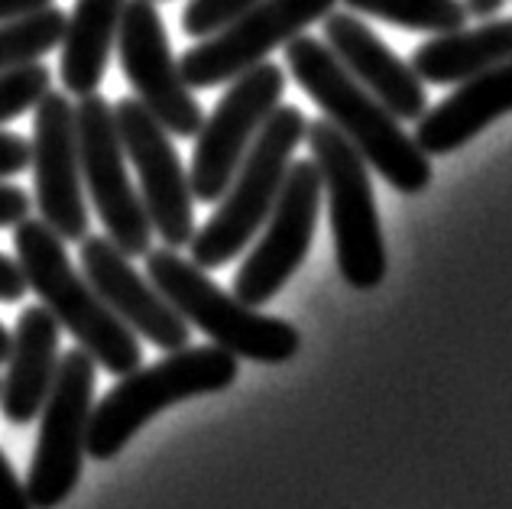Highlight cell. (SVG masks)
<instances>
[{
  "mask_svg": "<svg viewBox=\"0 0 512 509\" xmlns=\"http://www.w3.org/2000/svg\"><path fill=\"white\" fill-rule=\"evenodd\" d=\"M286 65L299 88L325 111L328 124L338 127L363 163L380 172L396 192L419 195L428 189L431 159L325 43L299 33L286 43Z\"/></svg>",
  "mask_w": 512,
  "mask_h": 509,
  "instance_id": "1",
  "label": "cell"
},
{
  "mask_svg": "<svg viewBox=\"0 0 512 509\" xmlns=\"http://www.w3.org/2000/svg\"><path fill=\"white\" fill-rule=\"evenodd\" d=\"M17 266L52 318L114 377H127L143 364V347L124 321L94 292V286L72 266L65 240L46 221L26 218L13 227Z\"/></svg>",
  "mask_w": 512,
  "mask_h": 509,
  "instance_id": "2",
  "label": "cell"
},
{
  "mask_svg": "<svg viewBox=\"0 0 512 509\" xmlns=\"http://www.w3.org/2000/svg\"><path fill=\"white\" fill-rule=\"evenodd\" d=\"M237 380V357L224 347H179L153 367H137L91 409L88 458L111 461L159 412L185 399L221 393Z\"/></svg>",
  "mask_w": 512,
  "mask_h": 509,
  "instance_id": "3",
  "label": "cell"
},
{
  "mask_svg": "<svg viewBox=\"0 0 512 509\" xmlns=\"http://www.w3.org/2000/svg\"><path fill=\"white\" fill-rule=\"evenodd\" d=\"M305 127V114L292 104H279L266 117V124L250 143L244 163L237 166L231 185L221 195L218 211L188 240L195 266L218 270V266L231 263L237 253H244L256 231H263L292 166V153L305 140Z\"/></svg>",
  "mask_w": 512,
  "mask_h": 509,
  "instance_id": "4",
  "label": "cell"
},
{
  "mask_svg": "<svg viewBox=\"0 0 512 509\" xmlns=\"http://www.w3.org/2000/svg\"><path fill=\"white\" fill-rule=\"evenodd\" d=\"M146 276L188 325L201 328L234 357H247L256 364H286L299 354L302 334L289 321L260 315L253 305L227 296L201 266L179 257L172 247L146 253Z\"/></svg>",
  "mask_w": 512,
  "mask_h": 509,
  "instance_id": "5",
  "label": "cell"
},
{
  "mask_svg": "<svg viewBox=\"0 0 512 509\" xmlns=\"http://www.w3.org/2000/svg\"><path fill=\"white\" fill-rule=\"evenodd\" d=\"M305 140L328 198L338 270L354 289H376L386 276V244L373 202L370 166L328 120H308Z\"/></svg>",
  "mask_w": 512,
  "mask_h": 509,
  "instance_id": "6",
  "label": "cell"
},
{
  "mask_svg": "<svg viewBox=\"0 0 512 509\" xmlns=\"http://www.w3.org/2000/svg\"><path fill=\"white\" fill-rule=\"evenodd\" d=\"M94 380H98V364L82 347L59 357L56 380H52V390L39 412L43 425H39L33 464L23 484L33 509L62 506L82 480Z\"/></svg>",
  "mask_w": 512,
  "mask_h": 509,
  "instance_id": "7",
  "label": "cell"
},
{
  "mask_svg": "<svg viewBox=\"0 0 512 509\" xmlns=\"http://www.w3.org/2000/svg\"><path fill=\"white\" fill-rule=\"evenodd\" d=\"M78 159H82V182L91 195L107 237L124 250V257H146L153 250V224L143 208L140 192L133 189L127 172V153L120 143L114 107L98 91L78 98Z\"/></svg>",
  "mask_w": 512,
  "mask_h": 509,
  "instance_id": "8",
  "label": "cell"
},
{
  "mask_svg": "<svg viewBox=\"0 0 512 509\" xmlns=\"http://www.w3.org/2000/svg\"><path fill=\"white\" fill-rule=\"evenodd\" d=\"M282 95H286V75L273 62H256L244 75L231 78L214 114L195 133L198 143L188 185L201 205L221 202L256 133L282 104Z\"/></svg>",
  "mask_w": 512,
  "mask_h": 509,
  "instance_id": "9",
  "label": "cell"
},
{
  "mask_svg": "<svg viewBox=\"0 0 512 509\" xmlns=\"http://www.w3.org/2000/svg\"><path fill=\"white\" fill-rule=\"evenodd\" d=\"M338 0H260L218 33L201 39L179 59V72L188 88L227 85L244 75L269 52L286 46L308 26L325 20Z\"/></svg>",
  "mask_w": 512,
  "mask_h": 509,
  "instance_id": "10",
  "label": "cell"
},
{
  "mask_svg": "<svg viewBox=\"0 0 512 509\" xmlns=\"http://www.w3.org/2000/svg\"><path fill=\"white\" fill-rule=\"evenodd\" d=\"M321 172L315 159H299L286 172L279 198L263 224V237L240 266L234 296L247 305H266L292 279L312 250L321 211Z\"/></svg>",
  "mask_w": 512,
  "mask_h": 509,
  "instance_id": "11",
  "label": "cell"
},
{
  "mask_svg": "<svg viewBox=\"0 0 512 509\" xmlns=\"http://www.w3.org/2000/svg\"><path fill=\"white\" fill-rule=\"evenodd\" d=\"M117 49L120 69H124L137 101L175 137H195L205 124V114L172 56L156 0H127Z\"/></svg>",
  "mask_w": 512,
  "mask_h": 509,
  "instance_id": "12",
  "label": "cell"
},
{
  "mask_svg": "<svg viewBox=\"0 0 512 509\" xmlns=\"http://www.w3.org/2000/svg\"><path fill=\"white\" fill-rule=\"evenodd\" d=\"M114 120L124 153L140 176L143 208L150 214L153 234L163 237L172 250L188 247L195 234V195L169 130L137 98H120L114 104Z\"/></svg>",
  "mask_w": 512,
  "mask_h": 509,
  "instance_id": "13",
  "label": "cell"
},
{
  "mask_svg": "<svg viewBox=\"0 0 512 509\" xmlns=\"http://www.w3.org/2000/svg\"><path fill=\"white\" fill-rule=\"evenodd\" d=\"M30 166L36 182V205L43 211V221L62 240L88 237V205L82 159H78L75 104L62 91L49 88L36 101Z\"/></svg>",
  "mask_w": 512,
  "mask_h": 509,
  "instance_id": "14",
  "label": "cell"
},
{
  "mask_svg": "<svg viewBox=\"0 0 512 509\" xmlns=\"http://www.w3.org/2000/svg\"><path fill=\"white\" fill-rule=\"evenodd\" d=\"M78 244L85 279L133 334L163 351L188 347V321L166 302L163 292L133 270L130 257H124L111 237H82Z\"/></svg>",
  "mask_w": 512,
  "mask_h": 509,
  "instance_id": "15",
  "label": "cell"
},
{
  "mask_svg": "<svg viewBox=\"0 0 512 509\" xmlns=\"http://www.w3.org/2000/svg\"><path fill=\"white\" fill-rule=\"evenodd\" d=\"M325 39L344 69L396 120H419L425 114L428 95L422 78L367 23L331 10L325 17Z\"/></svg>",
  "mask_w": 512,
  "mask_h": 509,
  "instance_id": "16",
  "label": "cell"
},
{
  "mask_svg": "<svg viewBox=\"0 0 512 509\" xmlns=\"http://www.w3.org/2000/svg\"><path fill=\"white\" fill-rule=\"evenodd\" d=\"M59 321L46 305L23 308L10 331L7 377L0 380V412L10 425H30L59 370Z\"/></svg>",
  "mask_w": 512,
  "mask_h": 509,
  "instance_id": "17",
  "label": "cell"
},
{
  "mask_svg": "<svg viewBox=\"0 0 512 509\" xmlns=\"http://www.w3.org/2000/svg\"><path fill=\"white\" fill-rule=\"evenodd\" d=\"M503 114H512V59L467 78L451 98L425 111L412 140L425 156H448Z\"/></svg>",
  "mask_w": 512,
  "mask_h": 509,
  "instance_id": "18",
  "label": "cell"
},
{
  "mask_svg": "<svg viewBox=\"0 0 512 509\" xmlns=\"http://www.w3.org/2000/svg\"><path fill=\"white\" fill-rule=\"evenodd\" d=\"M124 7L127 0H78L75 4L72 20H65L59 62L62 85L69 95L85 98L101 88L111 49L117 46Z\"/></svg>",
  "mask_w": 512,
  "mask_h": 509,
  "instance_id": "19",
  "label": "cell"
},
{
  "mask_svg": "<svg viewBox=\"0 0 512 509\" xmlns=\"http://www.w3.org/2000/svg\"><path fill=\"white\" fill-rule=\"evenodd\" d=\"M512 59V20H493L477 30H451L415 49L412 72L428 85H461L467 78Z\"/></svg>",
  "mask_w": 512,
  "mask_h": 509,
  "instance_id": "20",
  "label": "cell"
},
{
  "mask_svg": "<svg viewBox=\"0 0 512 509\" xmlns=\"http://www.w3.org/2000/svg\"><path fill=\"white\" fill-rule=\"evenodd\" d=\"M65 13L59 7H46L30 17L0 23V72L23 69V65L39 62L52 49L62 46L65 36Z\"/></svg>",
  "mask_w": 512,
  "mask_h": 509,
  "instance_id": "21",
  "label": "cell"
},
{
  "mask_svg": "<svg viewBox=\"0 0 512 509\" xmlns=\"http://www.w3.org/2000/svg\"><path fill=\"white\" fill-rule=\"evenodd\" d=\"M344 4L383 23L422 33L461 30L470 17L464 0H344Z\"/></svg>",
  "mask_w": 512,
  "mask_h": 509,
  "instance_id": "22",
  "label": "cell"
},
{
  "mask_svg": "<svg viewBox=\"0 0 512 509\" xmlns=\"http://www.w3.org/2000/svg\"><path fill=\"white\" fill-rule=\"evenodd\" d=\"M49 82V69L39 62H30L13 72H0V124H10L20 114L33 111L36 101L49 91Z\"/></svg>",
  "mask_w": 512,
  "mask_h": 509,
  "instance_id": "23",
  "label": "cell"
},
{
  "mask_svg": "<svg viewBox=\"0 0 512 509\" xmlns=\"http://www.w3.org/2000/svg\"><path fill=\"white\" fill-rule=\"evenodd\" d=\"M253 4H260V0H188L182 13V30L195 39H205L237 20L240 13H247Z\"/></svg>",
  "mask_w": 512,
  "mask_h": 509,
  "instance_id": "24",
  "label": "cell"
},
{
  "mask_svg": "<svg viewBox=\"0 0 512 509\" xmlns=\"http://www.w3.org/2000/svg\"><path fill=\"white\" fill-rule=\"evenodd\" d=\"M33 198L26 195L20 185H10L0 179V227H17L20 221L30 218Z\"/></svg>",
  "mask_w": 512,
  "mask_h": 509,
  "instance_id": "25",
  "label": "cell"
},
{
  "mask_svg": "<svg viewBox=\"0 0 512 509\" xmlns=\"http://www.w3.org/2000/svg\"><path fill=\"white\" fill-rule=\"evenodd\" d=\"M26 166H30V143L17 133L0 130V179L20 176Z\"/></svg>",
  "mask_w": 512,
  "mask_h": 509,
  "instance_id": "26",
  "label": "cell"
},
{
  "mask_svg": "<svg viewBox=\"0 0 512 509\" xmlns=\"http://www.w3.org/2000/svg\"><path fill=\"white\" fill-rule=\"evenodd\" d=\"M0 509H33L30 497H26V487L20 484V477L4 451H0Z\"/></svg>",
  "mask_w": 512,
  "mask_h": 509,
  "instance_id": "27",
  "label": "cell"
},
{
  "mask_svg": "<svg viewBox=\"0 0 512 509\" xmlns=\"http://www.w3.org/2000/svg\"><path fill=\"white\" fill-rule=\"evenodd\" d=\"M23 296H26V279L17 260L0 253V302H20Z\"/></svg>",
  "mask_w": 512,
  "mask_h": 509,
  "instance_id": "28",
  "label": "cell"
},
{
  "mask_svg": "<svg viewBox=\"0 0 512 509\" xmlns=\"http://www.w3.org/2000/svg\"><path fill=\"white\" fill-rule=\"evenodd\" d=\"M46 7H52V0H0V23L30 17V13H39Z\"/></svg>",
  "mask_w": 512,
  "mask_h": 509,
  "instance_id": "29",
  "label": "cell"
},
{
  "mask_svg": "<svg viewBox=\"0 0 512 509\" xmlns=\"http://www.w3.org/2000/svg\"><path fill=\"white\" fill-rule=\"evenodd\" d=\"M503 4H506V0H464L467 13H474V17H480V20L493 17V13L500 10Z\"/></svg>",
  "mask_w": 512,
  "mask_h": 509,
  "instance_id": "30",
  "label": "cell"
},
{
  "mask_svg": "<svg viewBox=\"0 0 512 509\" xmlns=\"http://www.w3.org/2000/svg\"><path fill=\"white\" fill-rule=\"evenodd\" d=\"M7 354H10V331L0 321V364H7Z\"/></svg>",
  "mask_w": 512,
  "mask_h": 509,
  "instance_id": "31",
  "label": "cell"
}]
</instances>
